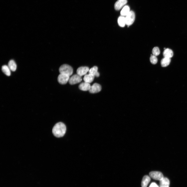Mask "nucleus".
<instances>
[{
  "label": "nucleus",
  "instance_id": "obj_1",
  "mask_svg": "<svg viewBox=\"0 0 187 187\" xmlns=\"http://www.w3.org/2000/svg\"><path fill=\"white\" fill-rule=\"evenodd\" d=\"M66 131V125L63 123L59 122L56 124L52 129V133L54 135L57 137L63 136Z\"/></svg>",
  "mask_w": 187,
  "mask_h": 187
},
{
  "label": "nucleus",
  "instance_id": "obj_2",
  "mask_svg": "<svg viewBox=\"0 0 187 187\" xmlns=\"http://www.w3.org/2000/svg\"><path fill=\"white\" fill-rule=\"evenodd\" d=\"M60 74L67 75L70 76L72 74L73 70L72 67L67 64H64L61 65L59 68Z\"/></svg>",
  "mask_w": 187,
  "mask_h": 187
},
{
  "label": "nucleus",
  "instance_id": "obj_3",
  "mask_svg": "<svg viewBox=\"0 0 187 187\" xmlns=\"http://www.w3.org/2000/svg\"><path fill=\"white\" fill-rule=\"evenodd\" d=\"M135 18V15L134 12L130 11L125 17L126 25L129 26L134 23Z\"/></svg>",
  "mask_w": 187,
  "mask_h": 187
},
{
  "label": "nucleus",
  "instance_id": "obj_4",
  "mask_svg": "<svg viewBox=\"0 0 187 187\" xmlns=\"http://www.w3.org/2000/svg\"><path fill=\"white\" fill-rule=\"evenodd\" d=\"M82 80V77L77 74L74 75L70 78L68 82L70 84L73 85L80 83Z\"/></svg>",
  "mask_w": 187,
  "mask_h": 187
},
{
  "label": "nucleus",
  "instance_id": "obj_5",
  "mask_svg": "<svg viewBox=\"0 0 187 187\" xmlns=\"http://www.w3.org/2000/svg\"><path fill=\"white\" fill-rule=\"evenodd\" d=\"M149 176L154 180L160 181L162 180L164 177L162 174L161 172L158 171L151 172L149 173Z\"/></svg>",
  "mask_w": 187,
  "mask_h": 187
},
{
  "label": "nucleus",
  "instance_id": "obj_6",
  "mask_svg": "<svg viewBox=\"0 0 187 187\" xmlns=\"http://www.w3.org/2000/svg\"><path fill=\"white\" fill-rule=\"evenodd\" d=\"M69 78L70 76L67 75L60 74L58 77V81L61 84H65L69 81Z\"/></svg>",
  "mask_w": 187,
  "mask_h": 187
},
{
  "label": "nucleus",
  "instance_id": "obj_7",
  "mask_svg": "<svg viewBox=\"0 0 187 187\" xmlns=\"http://www.w3.org/2000/svg\"><path fill=\"white\" fill-rule=\"evenodd\" d=\"M90 70L89 68L87 67H81L79 68L77 70V74L82 77L86 74Z\"/></svg>",
  "mask_w": 187,
  "mask_h": 187
},
{
  "label": "nucleus",
  "instance_id": "obj_8",
  "mask_svg": "<svg viewBox=\"0 0 187 187\" xmlns=\"http://www.w3.org/2000/svg\"><path fill=\"white\" fill-rule=\"evenodd\" d=\"M101 89V87L100 85L95 83L91 86L89 91L91 93H97L100 92Z\"/></svg>",
  "mask_w": 187,
  "mask_h": 187
},
{
  "label": "nucleus",
  "instance_id": "obj_9",
  "mask_svg": "<svg viewBox=\"0 0 187 187\" xmlns=\"http://www.w3.org/2000/svg\"><path fill=\"white\" fill-rule=\"evenodd\" d=\"M127 0H118L115 4V9L118 11L120 10L127 3Z\"/></svg>",
  "mask_w": 187,
  "mask_h": 187
},
{
  "label": "nucleus",
  "instance_id": "obj_10",
  "mask_svg": "<svg viewBox=\"0 0 187 187\" xmlns=\"http://www.w3.org/2000/svg\"><path fill=\"white\" fill-rule=\"evenodd\" d=\"M91 86L90 83L85 82L81 83L79 86V88L81 90L84 91H87L90 90Z\"/></svg>",
  "mask_w": 187,
  "mask_h": 187
},
{
  "label": "nucleus",
  "instance_id": "obj_11",
  "mask_svg": "<svg viewBox=\"0 0 187 187\" xmlns=\"http://www.w3.org/2000/svg\"><path fill=\"white\" fill-rule=\"evenodd\" d=\"M150 177L148 175H145L143 178L141 182L142 187H147L151 181Z\"/></svg>",
  "mask_w": 187,
  "mask_h": 187
},
{
  "label": "nucleus",
  "instance_id": "obj_12",
  "mask_svg": "<svg viewBox=\"0 0 187 187\" xmlns=\"http://www.w3.org/2000/svg\"><path fill=\"white\" fill-rule=\"evenodd\" d=\"M98 67L96 66H94L90 69L89 74L92 75L95 77H99L100 74L98 71Z\"/></svg>",
  "mask_w": 187,
  "mask_h": 187
},
{
  "label": "nucleus",
  "instance_id": "obj_13",
  "mask_svg": "<svg viewBox=\"0 0 187 187\" xmlns=\"http://www.w3.org/2000/svg\"><path fill=\"white\" fill-rule=\"evenodd\" d=\"M170 181L166 177L164 178L160 181L159 187H169Z\"/></svg>",
  "mask_w": 187,
  "mask_h": 187
},
{
  "label": "nucleus",
  "instance_id": "obj_14",
  "mask_svg": "<svg viewBox=\"0 0 187 187\" xmlns=\"http://www.w3.org/2000/svg\"><path fill=\"white\" fill-rule=\"evenodd\" d=\"M163 55L164 57L171 58L173 56V53L171 50L167 48L164 50Z\"/></svg>",
  "mask_w": 187,
  "mask_h": 187
},
{
  "label": "nucleus",
  "instance_id": "obj_15",
  "mask_svg": "<svg viewBox=\"0 0 187 187\" xmlns=\"http://www.w3.org/2000/svg\"><path fill=\"white\" fill-rule=\"evenodd\" d=\"M95 77L92 75L89 74H86L84 78V80L85 82L90 83L94 80Z\"/></svg>",
  "mask_w": 187,
  "mask_h": 187
},
{
  "label": "nucleus",
  "instance_id": "obj_16",
  "mask_svg": "<svg viewBox=\"0 0 187 187\" xmlns=\"http://www.w3.org/2000/svg\"><path fill=\"white\" fill-rule=\"evenodd\" d=\"M8 66L11 71H15L17 68V65L15 61L13 60H10L8 64Z\"/></svg>",
  "mask_w": 187,
  "mask_h": 187
},
{
  "label": "nucleus",
  "instance_id": "obj_17",
  "mask_svg": "<svg viewBox=\"0 0 187 187\" xmlns=\"http://www.w3.org/2000/svg\"><path fill=\"white\" fill-rule=\"evenodd\" d=\"M170 62V58L164 57L161 61V66L163 67H166L169 65Z\"/></svg>",
  "mask_w": 187,
  "mask_h": 187
},
{
  "label": "nucleus",
  "instance_id": "obj_18",
  "mask_svg": "<svg viewBox=\"0 0 187 187\" xmlns=\"http://www.w3.org/2000/svg\"><path fill=\"white\" fill-rule=\"evenodd\" d=\"M2 71L8 76H10L11 75V70L8 66L5 65L2 67Z\"/></svg>",
  "mask_w": 187,
  "mask_h": 187
},
{
  "label": "nucleus",
  "instance_id": "obj_19",
  "mask_svg": "<svg viewBox=\"0 0 187 187\" xmlns=\"http://www.w3.org/2000/svg\"><path fill=\"white\" fill-rule=\"evenodd\" d=\"M118 23L120 27H124L126 25L125 17L122 16L119 17L118 19Z\"/></svg>",
  "mask_w": 187,
  "mask_h": 187
},
{
  "label": "nucleus",
  "instance_id": "obj_20",
  "mask_svg": "<svg viewBox=\"0 0 187 187\" xmlns=\"http://www.w3.org/2000/svg\"><path fill=\"white\" fill-rule=\"evenodd\" d=\"M130 8L127 5L125 6L121 12V14L122 16H126L129 13Z\"/></svg>",
  "mask_w": 187,
  "mask_h": 187
},
{
  "label": "nucleus",
  "instance_id": "obj_21",
  "mask_svg": "<svg viewBox=\"0 0 187 187\" xmlns=\"http://www.w3.org/2000/svg\"><path fill=\"white\" fill-rule=\"evenodd\" d=\"M153 55L156 56L159 55L160 54V51L159 48L157 47H154L152 51Z\"/></svg>",
  "mask_w": 187,
  "mask_h": 187
},
{
  "label": "nucleus",
  "instance_id": "obj_22",
  "mask_svg": "<svg viewBox=\"0 0 187 187\" xmlns=\"http://www.w3.org/2000/svg\"><path fill=\"white\" fill-rule=\"evenodd\" d=\"M150 61L151 63L155 64L157 63L158 60L156 56L153 55H151L150 58Z\"/></svg>",
  "mask_w": 187,
  "mask_h": 187
},
{
  "label": "nucleus",
  "instance_id": "obj_23",
  "mask_svg": "<svg viewBox=\"0 0 187 187\" xmlns=\"http://www.w3.org/2000/svg\"><path fill=\"white\" fill-rule=\"evenodd\" d=\"M149 187H159L155 183H152Z\"/></svg>",
  "mask_w": 187,
  "mask_h": 187
}]
</instances>
